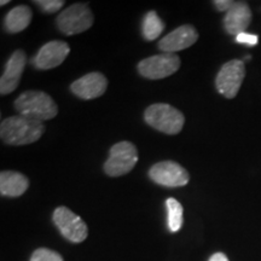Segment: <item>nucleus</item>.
<instances>
[{"label": "nucleus", "mask_w": 261, "mask_h": 261, "mask_svg": "<svg viewBox=\"0 0 261 261\" xmlns=\"http://www.w3.org/2000/svg\"><path fill=\"white\" fill-rule=\"evenodd\" d=\"M94 21L91 9L85 4H74L57 16L56 23L64 35L80 34L92 27Z\"/></svg>", "instance_id": "39448f33"}, {"label": "nucleus", "mask_w": 261, "mask_h": 261, "mask_svg": "<svg viewBox=\"0 0 261 261\" xmlns=\"http://www.w3.org/2000/svg\"><path fill=\"white\" fill-rule=\"evenodd\" d=\"M25 67V52L22 50L15 51L6 63L5 70L0 79V93L3 96L9 94L18 87Z\"/></svg>", "instance_id": "ddd939ff"}, {"label": "nucleus", "mask_w": 261, "mask_h": 261, "mask_svg": "<svg viewBox=\"0 0 261 261\" xmlns=\"http://www.w3.org/2000/svg\"><path fill=\"white\" fill-rule=\"evenodd\" d=\"M210 261H230L224 253H215L211 256Z\"/></svg>", "instance_id": "5701e85b"}, {"label": "nucleus", "mask_w": 261, "mask_h": 261, "mask_svg": "<svg viewBox=\"0 0 261 261\" xmlns=\"http://www.w3.org/2000/svg\"><path fill=\"white\" fill-rule=\"evenodd\" d=\"M34 3L45 12V14L48 15L60 11L64 5L63 0H35Z\"/></svg>", "instance_id": "aec40b11"}, {"label": "nucleus", "mask_w": 261, "mask_h": 261, "mask_svg": "<svg viewBox=\"0 0 261 261\" xmlns=\"http://www.w3.org/2000/svg\"><path fill=\"white\" fill-rule=\"evenodd\" d=\"M9 3V0H3L2 3H0V5H5V4H8Z\"/></svg>", "instance_id": "b1692460"}, {"label": "nucleus", "mask_w": 261, "mask_h": 261, "mask_svg": "<svg viewBox=\"0 0 261 261\" xmlns=\"http://www.w3.org/2000/svg\"><path fill=\"white\" fill-rule=\"evenodd\" d=\"M213 4L219 11L227 12L231 9V6L234 4V2H231V0H215V2H213Z\"/></svg>", "instance_id": "4be33fe9"}, {"label": "nucleus", "mask_w": 261, "mask_h": 261, "mask_svg": "<svg viewBox=\"0 0 261 261\" xmlns=\"http://www.w3.org/2000/svg\"><path fill=\"white\" fill-rule=\"evenodd\" d=\"M252 21V11L247 3L237 2L231 6L224 17V28L228 34L237 35L246 32Z\"/></svg>", "instance_id": "4468645a"}, {"label": "nucleus", "mask_w": 261, "mask_h": 261, "mask_svg": "<svg viewBox=\"0 0 261 261\" xmlns=\"http://www.w3.org/2000/svg\"><path fill=\"white\" fill-rule=\"evenodd\" d=\"M15 109L19 115L31 117L37 121H47L58 114L56 102L42 91H25L15 100Z\"/></svg>", "instance_id": "f03ea898"}, {"label": "nucleus", "mask_w": 261, "mask_h": 261, "mask_svg": "<svg viewBox=\"0 0 261 261\" xmlns=\"http://www.w3.org/2000/svg\"><path fill=\"white\" fill-rule=\"evenodd\" d=\"M198 40V33L191 24H182L180 27L163 37L159 42V48L165 54H175L192 46Z\"/></svg>", "instance_id": "9b49d317"}, {"label": "nucleus", "mask_w": 261, "mask_h": 261, "mask_svg": "<svg viewBox=\"0 0 261 261\" xmlns=\"http://www.w3.org/2000/svg\"><path fill=\"white\" fill-rule=\"evenodd\" d=\"M168 212V228L171 232H177L182 225V205L175 198L169 197L166 201Z\"/></svg>", "instance_id": "a211bd4d"}, {"label": "nucleus", "mask_w": 261, "mask_h": 261, "mask_svg": "<svg viewBox=\"0 0 261 261\" xmlns=\"http://www.w3.org/2000/svg\"><path fill=\"white\" fill-rule=\"evenodd\" d=\"M165 29V23L155 11H149L143 21V35L146 40H155Z\"/></svg>", "instance_id": "f3484780"}, {"label": "nucleus", "mask_w": 261, "mask_h": 261, "mask_svg": "<svg viewBox=\"0 0 261 261\" xmlns=\"http://www.w3.org/2000/svg\"><path fill=\"white\" fill-rule=\"evenodd\" d=\"M52 220L63 237L73 243L84 242L89 234V228L85 221L81 219L79 215L71 212L69 208L61 205L56 208L52 215Z\"/></svg>", "instance_id": "423d86ee"}, {"label": "nucleus", "mask_w": 261, "mask_h": 261, "mask_svg": "<svg viewBox=\"0 0 261 261\" xmlns=\"http://www.w3.org/2000/svg\"><path fill=\"white\" fill-rule=\"evenodd\" d=\"M244 76H246V67L242 61L233 60L225 63L215 79V86L218 92L224 97L234 98L241 89Z\"/></svg>", "instance_id": "6e6552de"}, {"label": "nucleus", "mask_w": 261, "mask_h": 261, "mask_svg": "<svg viewBox=\"0 0 261 261\" xmlns=\"http://www.w3.org/2000/svg\"><path fill=\"white\" fill-rule=\"evenodd\" d=\"M108 87V80L102 73H89L70 85V91L81 99L89 100L103 96Z\"/></svg>", "instance_id": "f8f14e48"}, {"label": "nucleus", "mask_w": 261, "mask_h": 261, "mask_svg": "<svg viewBox=\"0 0 261 261\" xmlns=\"http://www.w3.org/2000/svg\"><path fill=\"white\" fill-rule=\"evenodd\" d=\"M33 17L32 9L27 5H18L10 10L5 17V29L6 32L16 34V33L23 32L31 24Z\"/></svg>", "instance_id": "dca6fc26"}, {"label": "nucleus", "mask_w": 261, "mask_h": 261, "mask_svg": "<svg viewBox=\"0 0 261 261\" xmlns=\"http://www.w3.org/2000/svg\"><path fill=\"white\" fill-rule=\"evenodd\" d=\"M44 132V123L23 115L8 117L0 125V137L9 145L32 144L40 139Z\"/></svg>", "instance_id": "f257e3e1"}, {"label": "nucleus", "mask_w": 261, "mask_h": 261, "mask_svg": "<svg viewBox=\"0 0 261 261\" xmlns=\"http://www.w3.org/2000/svg\"><path fill=\"white\" fill-rule=\"evenodd\" d=\"M236 41L240 42V44L254 46V45H256L257 41H259V38H257V35H255V34H249V33L244 32V33H241V34L237 35Z\"/></svg>", "instance_id": "412c9836"}, {"label": "nucleus", "mask_w": 261, "mask_h": 261, "mask_svg": "<svg viewBox=\"0 0 261 261\" xmlns=\"http://www.w3.org/2000/svg\"><path fill=\"white\" fill-rule=\"evenodd\" d=\"M149 177L156 184L166 188H180L190 180V174L177 162L162 161L155 163L149 171Z\"/></svg>", "instance_id": "1a4fd4ad"}, {"label": "nucleus", "mask_w": 261, "mask_h": 261, "mask_svg": "<svg viewBox=\"0 0 261 261\" xmlns=\"http://www.w3.org/2000/svg\"><path fill=\"white\" fill-rule=\"evenodd\" d=\"M180 58L175 54H161L140 61L138 71L142 76L150 80H159L171 76L180 68Z\"/></svg>", "instance_id": "0eeeda50"}, {"label": "nucleus", "mask_w": 261, "mask_h": 261, "mask_svg": "<svg viewBox=\"0 0 261 261\" xmlns=\"http://www.w3.org/2000/svg\"><path fill=\"white\" fill-rule=\"evenodd\" d=\"M138 162V150L130 142H120L112 146L104 163V172L109 177H121L129 173Z\"/></svg>", "instance_id": "20e7f679"}, {"label": "nucleus", "mask_w": 261, "mask_h": 261, "mask_svg": "<svg viewBox=\"0 0 261 261\" xmlns=\"http://www.w3.org/2000/svg\"><path fill=\"white\" fill-rule=\"evenodd\" d=\"M29 180L24 174L14 171L0 173V194L6 197H19L27 191Z\"/></svg>", "instance_id": "2eb2a0df"}, {"label": "nucleus", "mask_w": 261, "mask_h": 261, "mask_svg": "<svg viewBox=\"0 0 261 261\" xmlns=\"http://www.w3.org/2000/svg\"><path fill=\"white\" fill-rule=\"evenodd\" d=\"M70 52V47L67 42L54 40L42 46L37 56L33 58V64L40 70L54 69L63 63Z\"/></svg>", "instance_id": "9d476101"}, {"label": "nucleus", "mask_w": 261, "mask_h": 261, "mask_svg": "<svg viewBox=\"0 0 261 261\" xmlns=\"http://www.w3.org/2000/svg\"><path fill=\"white\" fill-rule=\"evenodd\" d=\"M144 120L152 128L166 133V135H178L185 123V117L181 112L174 107L165 103L152 104L146 108Z\"/></svg>", "instance_id": "7ed1b4c3"}, {"label": "nucleus", "mask_w": 261, "mask_h": 261, "mask_svg": "<svg viewBox=\"0 0 261 261\" xmlns=\"http://www.w3.org/2000/svg\"><path fill=\"white\" fill-rule=\"evenodd\" d=\"M31 261H64L61 254L47 248H39L32 254Z\"/></svg>", "instance_id": "6ab92c4d"}]
</instances>
